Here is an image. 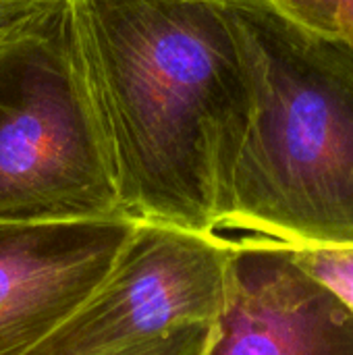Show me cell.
Returning <instances> with one entry per match:
<instances>
[{
	"mask_svg": "<svg viewBox=\"0 0 353 355\" xmlns=\"http://www.w3.org/2000/svg\"><path fill=\"white\" fill-rule=\"evenodd\" d=\"M125 216L218 233L254 96L227 0H67Z\"/></svg>",
	"mask_w": 353,
	"mask_h": 355,
	"instance_id": "1",
	"label": "cell"
},
{
	"mask_svg": "<svg viewBox=\"0 0 353 355\" xmlns=\"http://www.w3.org/2000/svg\"><path fill=\"white\" fill-rule=\"evenodd\" d=\"M254 110L221 229L353 248V50L260 0H227Z\"/></svg>",
	"mask_w": 353,
	"mask_h": 355,
	"instance_id": "2",
	"label": "cell"
},
{
	"mask_svg": "<svg viewBox=\"0 0 353 355\" xmlns=\"http://www.w3.org/2000/svg\"><path fill=\"white\" fill-rule=\"evenodd\" d=\"M125 216L67 0L0 31V223Z\"/></svg>",
	"mask_w": 353,
	"mask_h": 355,
	"instance_id": "3",
	"label": "cell"
},
{
	"mask_svg": "<svg viewBox=\"0 0 353 355\" xmlns=\"http://www.w3.org/2000/svg\"><path fill=\"white\" fill-rule=\"evenodd\" d=\"M233 241L135 220L102 283L25 355H125L225 308Z\"/></svg>",
	"mask_w": 353,
	"mask_h": 355,
	"instance_id": "4",
	"label": "cell"
},
{
	"mask_svg": "<svg viewBox=\"0 0 353 355\" xmlns=\"http://www.w3.org/2000/svg\"><path fill=\"white\" fill-rule=\"evenodd\" d=\"M204 355H353V312L266 237L233 241L227 297Z\"/></svg>",
	"mask_w": 353,
	"mask_h": 355,
	"instance_id": "5",
	"label": "cell"
},
{
	"mask_svg": "<svg viewBox=\"0 0 353 355\" xmlns=\"http://www.w3.org/2000/svg\"><path fill=\"white\" fill-rule=\"evenodd\" d=\"M129 216L0 223V355H25L102 283L129 239Z\"/></svg>",
	"mask_w": 353,
	"mask_h": 355,
	"instance_id": "6",
	"label": "cell"
},
{
	"mask_svg": "<svg viewBox=\"0 0 353 355\" xmlns=\"http://www.w3.org/2000/svg\"><path fill=\"white\" fill-rule=\"evenodd\" d=\"M293 260L316 281L327 285L353 312V248H295Z\"/></svg>",
	"mask_w": 353,
	"mask_h": 355,
	"instance_id": "7",
	"label": "cell"
},
{
	"mask_svg": "<svg viewBox=\"0 0 353 355\" xmlns=\"http://www.w3.org/2000/svg\"><path fill=\"white\" fill-rule=\"evenodd\" d=\"M285 21L327 40H339V0H260Z\"/></svg>",
	"mask_w": 353,
	"mask_h": 355,
	"instance_id": "8",
	"label": "cell"
},
{
	"mask_svg": "<svg viewBox=\"0 0 353 355\" xmlns=\"http://www.w3.org/2000/svg\"><path fill=\"white\" fill-rule=\"evenodd\" d=\"M212 333L214 324H187L125 355H204Z\"/></svg>",
	"mask_w": 353,
	"mask_h": 355,
	"instance_id": "9",
	"label": "cell"
},
{
	"mask_svg": "<svg viewBox=\"0 0 353 355\" xmlns=\"http://www.w3.org/2000/svg\"><path fill=\"white\" fill-rule=\"evenodd\" d=\"M54 0H0V31L29 17L31 12L44 8Z\"/></svg>",
	"mask_w": 353,
	"mask_h": 355,
	"instance_id": "10",
	"label": "cell"
},
{
	"mask_svg": "<svg viewBox=\"0 0 353 355\" xmlns=\"http://www.w3.org/2000/svg\"><path fill=\"white\" fill-rule=\"evenodd\" d=\"M341 6V15H339V40L343 44H347L353 50V0H339Z\"/></svg>",
	"mask_w": 353,
	"mask_h": 355,
	"instance_id": "11",
	"label": "cell"
}]
</instances>
